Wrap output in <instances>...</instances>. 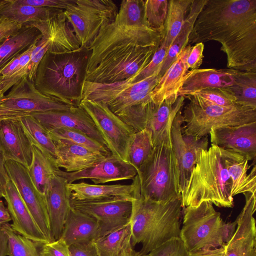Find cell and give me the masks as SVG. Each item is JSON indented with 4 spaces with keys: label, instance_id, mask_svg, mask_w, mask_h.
Segmentation results:
<instances>
[{
    "label": "cell",
    "instance_id": "obj_25",
    "mask_svg": "<svg viewBox=\"0 0 256 256\" xmlns=\"http://www.w3.org/2000/svg\"><path fill=\"white\" fill-rule=\"evenodd\" d=\"M223 162L231 180L230 196L250 192L256 194V166L255 162L250 172L248 160L244 156L220 148Z\"/></svg>",
    "mask_w": 256,
    "mask_h": 256
},
{
    "label": "cell",
    "instance_id": "obj_56",
    "mask_svg": "<svg viewBox=\"0 0 256 256\" xmlns=\"http://www.w3.org/2000/svg\"><path fill=\"white\" fill-rule=\"evenodd\" d=\"M8 255V236L2 227L0 228V256Z\"/></svg>",
    "mask_w": 256,
    "mask_h": 256
},
{
    "label": "cell",
    "instance_id": "obj_26",
    "mask_svg": "<svg viewBox=\"0 0 256 256\" xmlns=\"http://www.w3.org/2000/svg\"><path fill=\"white\" fill-rule=\"evenodd\" d=\"M52 140L56 149V166L66 172L82 170L106 156L67 140L56 138Z\"/></svg>",
    "mask_w": 256,
    "mask_h": 256
},
{
    "label": "cell",
    "instance_id": "obj_58",
    "mask_svg": "<svg viewBox=\"0 0 256 256\" xmlns=\"http://www.w3.org/2000/svg\"><path fill=\"white\" fill-rule=\"evenodd\" d=\"M119 256H150L149 254H144L140 251L134 250L131 240L125 246Z\"/></svg>",
    "mask_w": 256,
    "mask_h": 256
},
{
    "label": "cell",
    "instance_id": "obj_38",
    "mask_svg": "<svg viewBox=\"0 0 256 256\" xmlns=\"http://www.w3.org/2000/svg\"><path fill=\"white\" fill-rule=\"evenodd\" d=\"M20 120L32 146H34L55 160L56 149L49 132L31 115L24 116Z\"/></svg>",
    "mask_w": 256,
    "mask_h": 256
},
{
    "label": "cell",
    "instance_id": "obj_30",
    "mask_svg": "<svg viewBox=\"0 0 256 256\" xmlns=\"http://www.w3.org/2000/svg\"><path fill=\"white\" fill-rule=\"evenodd\" d=\"M100 236L97 221L71 207L60 238L68 246L93 242Z\"/></svg>",
    "mask_w": 256,
    "mask_h": 256
},
{
    "label": "cell",
    "instance_id": "obj_43",
    "mask_svg": "<svg viewBox=\"0 0 256 256\" xmlns=\"http://www.w3.org/2000/svg\"><path fill=\"white\" fill-rule=\"evenodd\" d=\"M2 228L8 236V256H40L38 244L14 230L8 224Z\"/></svg>",
    "mask_w": 256,
    "mask_h": 256
},
{
    "label": "cell",
    "instance_id": "obj_17",
    "mask_svg": "<svg viewBox=\"0 0 256 256\" xmlns=\"http://www.w3.org/2000/svg\"><path fill=\"white\" fill-rule=\"evenodd\" d=\"M182 110L174 117L170 128L172 147L178 161L181 192L189 178L194 166L196 152L199 149L207 150V136L196 138L182 134Z\"/></svg>",
    "mask_w": 256,
    "mask_h": 256
},
{
    "label": "cell",
    "instance_id": "obj_48",
    "mask_svg": "<svg viewBox=\"0 0 256 256\" xmlns=\"http://www.w3.org/2000/svg\"><path fill=\"white\" fill-rule=\"evenodd\" d=\"M40 256H71L68 246L61 238L42 244Z\"/></svg>",
    "mask_w": 256,
    "mask_h": 256
},
{
    "label": "cell",
    "instance_id": "obj_16",
    "mask_svg": "<svg viewBox=\"0 0 256 256\" xmlns=\"http://www.w3.org/2000/svg\"><path fill=\"white\" fill-rule=\"evenodd\" d=\"M245 204L236 220V229L224 246V256H256V227L254 214L256 210V196L243 194Z\"/></svg>",
    "mask_w": 256,
    "mask_h": 256
},
{
    "label": "cell",
    "instance_id": "obj_6",
    "mask_svg": "<svg viewBox=\"0 0 256 256\" xmlns=\"http://www.w3.org/2000/svg\"><path fill=\"white\" fill-rule=\"evenodd\" d=\"M137 176L144 198L156 202L181 198L178 165L170 136L154 148Z\"/></svg>",
    "mask_w": 256,
    "mask_h": 256
},
{
    "label": "cell",
    "instance_id": "obj_11",
    "mask_svg": "<svg viewBox=\"0 0 256 256\" xmlns=\"http://www.w3.org/2000/svg\"><path fill=\"white\" fill-rule=\"evenodd\" d=\"M74 106L66 104L40 92L27 76L15 84L0 104V120L20 119L33 113L68 110Z\"/></svg>",
    "mask_w": 256,
    "mask_h": 256
},
{
    "label": "cell",
    "instance_id": "obj_28",
    "mask_svg": "<svg viewBox=\"0 0 256 256\" xmlns=\"http://www.w3.org/2000/svg\"><path fill=\"white\" fill-rule=\"evenodd\" d=\"M235 70L198 68L188 70L178 96H186L207 88L227 87L234 82Z\"/></svg>",
    "mask_w": 256,
    "mask_h": 256
},
{
    "label": "cell",
    "instance_id": "obj_13",
    "mask_svg": "<svg viewBox=\"0 0 256 256\" xmlns=\"http://www.w3.org/2000/svg\"><path fill=\"white\" fill-rule=\"evenodd\" d=\"M10 180L13 182L35 222L48 242H52L50 222L44 194L39 192L20 164L6 160Z\"/></svg>",
    "mask_w": 256,
    "mask_h": 256
},
{
    "label": "cell",
    "instance_id": "obj_31",
    "mask_svg": "<svg viewBox=\"0 0 256 256\" xmlns=\"http://www.w3.org/2000/svg\"><path fill=\"white\" fill-rule=\"evenodd\" d=\"M42 36L36 28L26 24L16 34L4 40L0 44V70L16 56L36 43Z\"/></svg>",
    "mask_w": 256,
    "mask_h": 256
},
{
    "label": "cell",
    "instance_id": "obj_18",
    "mask_svg": "<svg viewBox=\"0 0 256 256\" xmlns=\"http://www.w3.org/2000/svg\"><path fill=\"white\" fill-rule=\"evenodd\" d=\"M30 115L36 118L48 132L60 128L76 130L84 133L107 148L92 120L80 106H74L68 110L36 112Z\"/></svg>",
    "mask_w": 256,
    "mask_h": 256
},
{
    "label": "cell",
    "instance_id": "obj_29",
    "mask_svg": "<svg viewBox=\"0 0 256 256\" xmlns=\"http://www.w3.org/2000/svg\"><path fill=\"white\" fill-rule=\"evenodd\" d=\"M70 200L92 201L123 198L132 200L134 184L103 185L85 182L68 183Z\"/></svg>",
    "mask_w": 256,
    "mask_h": 256
},
{
    "label": "cell",
    "instance_id": "obj_52",
    "mask_svg": "<svg viewBox=\"0 0 256 256\" xmlns=\"http://www.w3.org/2000/svg\"><path fill=\"white\" fill-rule=\"evenodd\" d=\"M23 26L9 18H0V42L16 34Z\"/></svg>",
    "mask_w": 256,
    "mask_h": 256
},
{
    "label": "cell",
    "instance_id": "obj_57",
    "mask_svg": "<svg viewBox=\"0 0 256 256\" xmlns=\"http://www.w3.org/2000/svg\"><path fill=\"white\" fill-rule=\"evenodd\" d=\"M0 198V228L7 224L12 219L8 208Z\"/></svg>",
    "mask_w": 256,
    "mask_h": 256
},
{
    "label": "cell",
    "instance_id": "obj_47",
    "mask_svg": "<svg viewBox=\"0 0 256 256\" xmlns=\"http://www.w3.org/2000/svg\"><path fill=\"white\" fill-rule=\"evenodd\" d=\"M50 43V40L42 36L34 45L28 66L27 78L29 80L34 82L38 66L45 54L49 50Z\"/></svg>",
    "mask_w": 256,
    "mask_h": 256
},
{
    "label": "cell",
    "instance_id": "obj_9",
    "mask_svg": "<svg viewBox=\"0 0 256 256\" xmlns=\"http://www.w3.org/2000/svg\"><path fill=\"white\" fill-rule=\"evenodd\" d=\"M160 68L136 82H132L130 78L112 83L85 81L82 100L102 102L122 120L132 108L151 101L150 94L162 78L160 75Z\"/></svg>",
    "mask_w": 256,
    "mask_h": 256
},
{
    "label": "cell",
    "instance_id": "obj_34",
    "mask_svg": "<svg viewBox=\"0 0 256 256\" xmlns=\"http://www.w3.org/2000/svg\"><path fill=\"white\" fill-rule=\"evenodd\" d=\"M64 10L56 8L37 7L20 4L15 0H10L0 11V18H9L23 26L45 19Z\"/></svg>",
    "mask_w": 256,
    "mask_h": 256
},
{
    "label": "cell",
    "instance_id": "obj_23",
    "mask_svg": "<svg viewBox=\"0 0 256 256\" xmlns=\"http://www.w3.org/2000/svg\"><path fill=\"white\" fill-rule=\"evenodd\" d=\"M64 11L45 19L26 24L36 28L42 36L50 40L48 50L52 52H68L80 48Z\"/></svg>",
    "mask_w": 256,
    "mask_h": 256
},
{
    "label": "cell",
    "instance_id": "obj_4",
    "mask_svg": "<svg viewBox=\"0 0 256 256\" xmlns=\"http://www.w3.org/2000/svg\"><path fill=\"white\" fill-rule=\"evenodd\" d=\"M90 54L87 48L64 53L48 50L36 70V88L52 98L79 106Z\"/></svg>",
    "mask_w": 256,
    "mask_h": 256
},
{
    "label": "cell",
    "instance_id": "obj_33",
    "mask_svg": "<svg viewBox=\"0 0 256 256\" xmlns=\"http://www.w3.org/2000/svg\"><path fill=\"white\" fill-rule=\"evenodd\" d=\"M58 168L54 158L32 146V161L27 169L31 180L41 194H44L50 180Z\"/></svg>",
    "mask_w": 256,
    "mask_h": 256
},
{
    "label": "cell",
    "instance_id": "obj_45",
    "mask_svg": "<svg viewBox=\"0 0 256 256\" xmlns=\"http://www.w3.org/2000/svg\"><path fill=\"white\" fill-rule=\"evenodd\" d=\"M150 256H190L180 237L172 238L152 250Z\"/></svg>",
    "mask_w": 256,
    "mask_h": 256
},
{
    "label": "cell",
    "instance_id": "obj_7",
    "mask_svg": "<svg viewBox=\"0 0 256 256\" xmlns=\"http://www.w3.org/2000/svg\"><path fill=\"white\" fill-rule=\"evenodd\" d=\"M235 220L226 222L208 202L184 208L180 238L190 252L223 247L233 235Z\"/></svg>",
    "mask_w": 256,
    "mask_h": 256
},
{
    "label": "cell",
    "instance_id": "obj_59",
    "mask_svg": "<svg viewBox=\"0 0 256 256\" xmlns=\"http://www.w3.org/2000/svg\"><path fill=\"white\" fill-rule=\"evenodd\" d=\"M4 77L0 75V104L2 103L5 98L4 92Z\"/></svg>",
    "mask_w": 256,
    "mask_h": 256
},
{
    "label": "cell",
    "instance_id": "obj_32",
    "mask_svg": "<svg viewBox=\"0 0 256 256\" xmlns=\"http://www.w3.org/2000/svg\"><path fill=\"white\" fill-rule=\"evenodd\" d=\"M206 1L192 0L180 32L168 47L160 72V75L162 77L176 60L181 50L188 44V38L196 20Z\"/></svg>",
    "mask_w": 256,
    "mask_h": 256
},
{
    "label": "cell",
    "instance_id": "obj_24",
    "mask_svg": "<svg viewBox=\"0 0 256 256\" xmlns=\"http://www.w3.org/2000/svg\"><path fill=\"white\" fill-rule=\"evenodd\" d=\"M12 221V229L38 244L48 242L35 222L13 182L10 179L4 197Z\"/></svg>",
    "mask_w": 256,
    "mask_h": 256
},
{
    "label": "cell",
    "instance_id": "obj_2",
    "mask_svg": "<svg viewBox=\"0 0 256 256\" xmlns=\"http://www.w3.org/2000/svg\"><path fill=\"white\" fill-rule=\"evenodd\" d=\"M162 40L158 33L147 26L110 24L88 48L86 81L112 83L138 74L149 64Z\"/></svg>",
    "mask_w": 256,
    "mask_h": 256
},
{
    "label": "cell",
    "instance_id": "obj_10",
    "mask_svg": "<svg viewBox=\"0 0 256 256\" xmlns=\"http://www.w3.org/2000/svg\"><path fill=\"white\" fill-rule=\"evenodd\" d=\"M64 12L80 48H88L100 32L114 22L118 8L112 0H74Z\"/></svg>",
    "mask_w": 256,
    "mask_h": 256
},
{
    "label": "cell",
    "instance_id": "obj_14",
    "mask_svg": "<svg viewBox=\"0 0 256 256\" xmlns=\"http://www.w3.org/2000/svg\"><path fill=\"white\" fill-rule=\"evenodd\" d=\"M70 205L97 221L100 236L129 223L132 210V200L123 198L92 201L70 200Z\"/></svg>",
    "mask_w": 256,
    "mask_h": 256
},
{
    "label": "cell",
    "instance_id": "obj_20",
    "mask_svg": "<svg viewBox=\"0 0 256 256\" xmlns=\"http://www.w3.org/2000/svg\"><path fill=\"white\" fill-rule=\"evenodd\" d=\"M0 150L5 160L18 162L28 168L32 158V145L20 119L0 120Z\"/></svg>",
    "mask_w": 256,
    "mask_h": 256
},
{
    "label": "cell",
    "instance_id": "obj_37",
    "mask_svg": "<svg viewBox=\"0 0 256 256\" xmlns=\"http://www.w3.org/2000/svg\"><path fill=\"white\" fill-rule=\"evenodd\" d=\"M236 104L256 108V72L235 70L234 84L229 86Z\"/></svg>",
    "mask_w": 256,
    "mask_h": 256
},
{
    "label": "cell",
    "instance_id": "obj_44",
    "mask_svg": "<svg viewBox=\"0 0 256 256\" xmlns=\"http://www.w3.org/2000/svg\"><path fill=\"white\" fill-rule=\"evenodd\" d=\"M190 94L198 95L212 104L222 106H230L236 102L229 86L207 88Z\"/></svg>",
    "mask_w": 256,
    "mask_h": 256
},
{
    "label": "cell",
    "instance_id": "obj_22",
    "mask_svg": "<svg viewBox=\"0 0 256 256\" xmlns=\"http://www.w3.org/2000/svg\"><path fill=\"white\" fill-rule=\"evenodd\" d=\"M67 184L66 179L55 174L50 180L44 194L53 241L60 238L72 207Z\"/></svg>",
    "mask_w": 256,
    "mask_h": 256
},
{
    "label": "cell",
    "instance_id": "obj_12",
    "mask_svg": "<svg viewBox=\"0 0 256 256\" xmlns=\"http://www.w3.org/2000/svg\"><path fill=\"white\" fill-rule=\"evenodd\" d=\"M90 116L111 154L126 161L134 130L102 102L82 100L80 106Z\"/></svg>",
    "mask_w": 256,
    "mask_h": 256
},
{
    "label": "cell",
    "instance_id": "obj_46",
    "mask_svg": "<svg viewBox=\"0 0 256 256\" xmlns=\"http://www.w3.org/2000/svg\"><path fill=\"white\" fill-rule=\"evenodd\" d=\"M168 48L162 40L157 47L149 64L138 74L130 78L132 82H136L152 75L158 69L162 67L166 56Z\"/></svg>",
    "mask_w": 256,
    "mask_h": 256
},
{
    "label": "cell",
    "instance_id": "obj_36",
    "mask_svg": "<svg viewBox=\"0 0 256 256\" xmlns=\"http://www.w3.org/2000/svg\"><path fill=\"white\" fill-rule=\"evenodd\" d=\"M130 240L131 230L129 222L98 236L93 242L100 256H119Z\"/></svg>",
    "mask_w": 256,
    "mask_h": 256
},
{
    "label": "cell",
    "instance_id": "obj_40",
    "mask_svg": "<svg viewBox=\"0 0 256 256\" xmlns=\"http://www.w3.org/2000/svg\"><path fill=\"white\" fill-rule=\"evenodd\" d=\"M48 132L52 138L67 140L104 156L111 154L107 148L80 130L60 128Z\"/></svg>",
    "mask_w": 256,
    "mask_h": 256
},
{
    "label": "cell",
    "instance_id": "obj_27",
    "mask_svg": "<svg viewBox=\"0 0 256 256\" xmlns=\"http://www.w3.org/2000/svg\"><path fill=\"white\" fill-rule=\"evenodd\" d=\"M192 46L188 44L180 52L150 94L151 100L160 104L170 97L178 96L184 78L188 72L186 58Z\"/></svg>",
    "mask_w": 256,
    "mask_h": 256
},
{
    "label": "cell",
    "instance_id": "obj_35",
    "mask_svg": "<svg viewBox=\"0 0 256 256\" xmlns=\"http://www.w3.org/2000/svg\"><path fill=\"white\" fill-rule=\"evenodd\" d=\"M193 0H170L162 42L168 48L180 32Z\"/></svg>",
    "mask_w": 256,
    "mask_h": 256
},
{
    "label": "cell",
    "instance_id": "obj_15",
    "mask_svg": "<svg viewBox=\"0 0 256 256\" xmlns=\"http://www.w3.org/2000/svg\"><path fill=\"white\" fill-rule=\"evenodd\" d=\"M55 174L72 183L80 180H90L94 184L133 180L137 174L135 168L118 156L109 154L94 164L79 172H68L58 168Z\"/></svg>",
    "mask_w": 256,
    "mask_h": 256
},
{
    "label": "cell",
    "instance_id": "obj_41",
    "mask_svg": "<svg viewBox=\"0 0 256 256\" xmlns=\"http://www.w3.org/2000/svg\"><path fill=\"white\" fill-rule=\"evenodd\" d=\"M167 0L144 1V20L146 26L158 33L163 39L168 10Z\"/></svg>",
    "mask_w": 256,
    "mask_h": 256
},
{
    "label": "cell",
    "instance_id": "obj_51",
    "mask_svg": "<svg viewBox=\"0 0 256 256\" xmlns=\"http://www.w3.org/2000/svg\"><path fill=\"white\" fill-rule=\"evenodd\" d=\"M71 256H100L93 242L68 246Z\"/></svg>",
    "mask_w": 256,
    "mask_h": 256
},
{
    "label": "cell",
    "instance_id": "obj_55",
    "mask_svg": "<svg viewBox=\"0 0 256 256\" xmlns=\"http://www.w3.org/2000/svg\"><path fill=\"white\" fill-rule=\"evenodd\" d=\"M190 256H224L223 247L190 252Z\"/></svg>",
    "mask_w": 256,
    "mask_h": 256
},
{
    "label": "cell",
    "instance_id": "obj_8",
    "mask_svg": "<svg viewBox=\"0 0 256 256\" xmlns=\"http://www.w3.org/2000/svg\"><path fill=\"white\" fill-rule=\"evenodd\" d=\"M184 97L189 102L182 109L183 134L199 139L209 134L212 128L256 122V108L238 104L219 106L196 94Z\"/></svg>",
    "mask_w": 256,
    "mask_h": 256
},
{
    "label": "cell",
    "instance_id": "obj_49",
    "mask_svg": "<svg viewBox=\"0 0 256 256\" xmlns=\"http://www.w3.org/2000/svg\"><path fill=\"white\" fill-rule=\"evenodd\" d=\"M74 0H15L20 4L37 7L56 8L64 10Z\"/></svg>",
    "mask_w": 256,
    "mask_h": 256
},
{
    "label": "cell",
    "instance_id": "obj_1",
    "mask_svg": "<svg viewBox=\"0 0 256 256\" xmlns=\"http://www.w3.org/2000/svg\"><path fill=\"white\" fill-rule=\"evenodd\" d=\"M216 41L228 68L256 72V0H206L188 44Z\"/></svg>",
    "mask_w": 256,
    "mask_h": 256
},
{
    "label": "cell",
    "instance_id": "obj_54",
    "mask_svg": "<svg viewBox=\"0 0 256 256\" xmlns=\"http://www.w3.org/2000/svg\"><path fill=\"white\" fill-rule=\"evenodd\" d=\"M20 55L16 56L0 70V76L8 77L14 72L18 66Z\"/></svg>",
    "mask_w": 256,
    "mask_h": 256
},
{
    "label": "cell",
    "instance_id": "obj_19",
    "mask_svg": "<svg viewBox=\"0 0 256 256\" xmlns=\"http://www.w3.org/2000/svg\"><path fill=\"white\" fill-rule=\"evenodd\" d=\"M209 134L212 144L240 154L248 160L256 159V122L212 128Z\"/></svg>",
    "mask_w": 256,
    "mask_h": 256
},
{
    "label": "cell",
    "instance_id": "obj_42",
    "mask_svg": "<svg viewBox=\"0 0 256 256\" xmlns=\"http://www.w3.org/2000/svg\"><path fill=\"white\" fill-rule=\"evenodd\" d=\"M143 0H123L113 22L120 26H146Z\"/></svg>",
    "mask_w": 256,
    "mask_h": 256
},
{
    "label": "cell",
    "instance_id": "obj_3",
    "mask_svg": "<svg viewBox=\"0 0 256 256\" xmlns=\"http://www.w3.org/2000/svg\"><path fill=\"white\" fill-rule=\"evenodd\" d=\"M134 184L130 220L132 246L140 244V252L148 254L168 240L180 237L182 212V198L156 202L140 193L137 174Z\"/></svg>",
    "mask_w": 256,
    "mask_h": 256
},
{
    "label": "cell",
    "instance_id": "obj_60",
    "mask_svg": "<svg viewBox=\"0 0 256 256\" xmlns=\"http://www.w3.org/2000/svg\"><path fill=\"white\" fill-rule=\"evenodd\" d=\"M10 0H0V11L10 2Z\"/></svg>",
    "mask_w": 256,
    "mask_h": 256
},
{
    "label": "cell",
    "instance_id": "obj_53",
    "mask_svg": "<svg viewBox=\"0 0 256 256\" xmlns=\"http://www.w3.org/2000/svg\"><path fill=\"white\" fill-rule=\"evenodd\" d=\"M10 178L6 166V160L0 150V198H4Z\"/></svg>",
    "mask_w": 256,
    "mask_h": 256
},
{
    "label": "cell",
    "instance_id": "obj_5",
    "mask_svg": "<svg viewBox=\"0 0 256 256\" xmlns=\"http://www.w3.org/2000/svg\"><path fill=\"white\" fill-rule=\"evenodd\" d=\"M231 186L220 148L212 144L207 150L199 149L194 166L181 192L182 206L208 202L218 207L232 208Z\"/></svg>",
    "mask_w": 256,
    "mask_h": 256
},
{
    "label": "cell",
    "instance_id": "obj_50",
    "mask_svg": "<svg viewBox=\"0 0 256 256\" xmlns=\"http://www.w3.org/2000/svg\"><path fill=\"white\" fill-rule=\"evenodd\" d=\"M204 50L203 42L196 44L192 46L186 58V65L191 70L198 69L202 62Z\"/></svg>",
    "mask_w": 256,
    "mask_h": 256
},
{
    "label": "cell",
    "instance_id": "obj_21",
    "mask_svg": "<svg viewBox=\"0 0 256 256\" xmlns=\"http://www.w3.org/2000/svg\"><path fill=\"white\" fill-rule=\"evenodd\" d=\"M183 96L170 97L160 104L152 100L146 105V126L150 133L154 147L170 136L172 121L184 106Z\"/></svg>",
    "mask_w": 256,
    "mask_h": 256
},
{
    "label": "cell",
    "instance_id": "obj_39",
    "mask_svg": "<svg viewBox=\"0 0 256 256\" xmlns=\"http://www.w3.org/2000/svg\"><path fill=\"white\" fill-rule=\"evenodd\" d=\"M154 148L150 133L147 128L135 132L128 150L127 162L138 172Z\"/></svg>",
    "mask_w": 256,
    "mask_h": 256
}]
</instances>
